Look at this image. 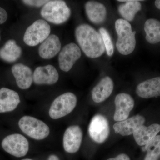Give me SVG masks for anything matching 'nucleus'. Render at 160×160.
I'll return each mask as SVG.
<instances>
[{"instance_id": "obj_1", "label": "nucleus", "mask_w": 160, "mask_h": 160, "mask_svg": "<svg viewBox=\"0 0 160 160\" xmlns=\"http://www.w3.org/2000/svg\"><path fill=\"white\" fill-rule=\"evenodd\" d=\"M76 38L81 49L88 57H100L106 50L101 34L87 24L78 26L75 32Z\"/></svg>"}, {"instance_id": "obj_2", "label": "nucleus", "mask_w": 160, "mask_h": 160, "mask_svg": "<svg viewBox=\"0 0 160 160\" xmlns=\"http://www.w3.org/2000/svg\"><path fill=\"white\" fill-rule=\"evenodd\" d=\"M115 26L118 35L117 49L121 54H130L135 48L136 32L132 31L131 25L128 21L122 19L117 20Z\"/></svg>"}, {"instance_id": "obj_3", "label": "nucleus", "mask_w": 160, "mask_h": 160, "mask_svg": "<svg viewBox=\"0 0 160 160\" xmlns=\"http://www.w3.org/2000/svg\"><path fill=\"white\" fill-rule=\"evenodd\" d=\"M70 8L64 1H49L41 11L42 17L52 24L60 25L68 21L71 16Z\"/></svg>"}, {"instance_id": "obj_4", "label": "nucleus", "mask_w": 160, "mask_h": 160, "mask_svg": "<svg viewBox=\"0 0 160 160\" xmlns=\"http://www.w3.org/2000/svg\"><path fill=\"white\" fill-rule=\"evenodd\" d=\"M19 126L24 133L36 140H42L49 136V126L41 120L25 116L19 121Z\"/></svg>"}, {"instance_id": "obj_5", "label": "nucleus", "mask_w": 160, "mask_h": 160, "mask_svg": "<svg viewBox=\"0 0 160 160\" xmlns=\"http://www.w3.org/2000/svg\"><path fill=\"white\" fill-rule=\"evenodd\" d=\"M77 103V98L72 92L64 93L54 100L50 106L49 115L53 119L66 116L74 109Z\"/></svg>"}, {"instance_id": "obj_6", "label": "nucleus", "mask_w": 160, "mask_h": 160, "mask_svg": "<svg viewBox=\"0 0 160 160\" xmlns=\"http://www.w3.org/2000/svg\"><path fill=\"white\" fill-rule=\"evenodd\" d=\"M50 32V26L46 21L38 20L26 29L23 40L28 46H36L49 37Z\"/></svg>"}, {"instance_id": "obj_7", "label": "nucleus", "mask_w": 160, "mask_h": 160, "mask_svg": "<svg viewBox=\"0 0 160 160\" xmlns=\"http://www.w3.org/2000/svg\"><path fill=\"white\" fill-rule=\"evenodd\" d=\"M2 145L6 152L16 157L25 156L29 151L28 140L22 135L19 133L6 137L2 142Z\"/></svg>"}, {"instance_id": "obj_8", "label": "nucleus", "mask_w": 160, "mask_h": 160, "mask_svg": "<svg viewBox=\"0 0 160 160\" xmlns=\"http://www.w3.org/2000/svg\"><path fill=\"white\" fill-rule=\"evenodd\" d=\"M89 132L90 137L96 142H104L109 134L108 120L102 115L94 116L89 124Z\"/></svg>"}, {"instance_id": "obj_9", "label": "nucleus", "mask_w": 160, "mask_h": 160, "mask_svg": "<svg viewBox=\"0 0 160 160\" xmlns=\"http://www.w3.org/2000/svg\"><path fill=\"white\" fill-rule=\"evenodd\" d=\"M81 55V49L76 44L73 43L67 44L63 47L59 54L60 69L64 72L69 71Z\"/></svg>"}, {"instance_id": "obj_10", "label": "nucleus", "mask_w": 160, "mask_h": 160, "mask_svg": "<svg viewBox=\"0 0 160 160\" xmlns=\"http://www.w3.org/2000/svg\"><path fill=\"white\" fill-rule=\"evenodd\" d=\"M116 109L113 118L117 122L127 119L134 106V101L131 96L126 93L118 94L115 99Z\"/></svg>"}, {"instance_id": "obj_11", "label": "nucleus", "mask_w": 160, "mask_h": 160, "mask_svg": "<svg viewBox=\"0 0 160 160\" xmlns=\"http://www.w3.org/2000/svg\"><path fill=\"white\" fill-rule=\"evenodd\" d=\"M82 131L79 126L68 127L63 136V147L66 152L73 153L78 151L82 140Z\"/></svg>"}, {"instance_id": "obj_12", "label": "nucleus", "mask_w": 160, "mask_h": 160, "mask_svg": "<svg viewBox=\"0 0 160 160\" xmlns=\"http://www.w3.org/2000/svg\"><path fill=\"white\" fill-rule=\"evenodd\" d=\"M59 79L58 72L52 65L39 66L35 69L33 81L37 85H53Z\"/></svg>"}, {"instance_id": "obj_13", "label": "nucleus", "mask_w": 160, "mask_h": 160, "mask_svg": "<svg viewBox=\"0 0 160 160\" xmlns=\"http://www.w3.org/2000/svg\"><path fill=\"white\" fill-rule=\"evenodd\" d=\"M11 70L20 89H29L33 81V73L31 69L26 65L18 63L12 66Z\"/></svg>"}, {"instance_id": "obj_14", "label": "nucleus", "mask_w": 160, "mask_h": 160, "mask_svg": "<svg viewBox=\"0 0 160 160\" xmlns=\"http://www.w3.org/2000/svg\"><path fill=\"white\" fill-rule=\"evenodd\" d=\"M145 118L142 116L137 115L121 122H117L113 125L115 132L125 136L133 134L138 127L144 125Z\"/></svg>"}, {"instance_id": "obj_15", "label": "nucleus", "mask_w": 160, "mask_h": 160, "mask_svg": "<svg viewBox=\"0 0 160 160\" xmlns=\"http://www.w3.org/2000/svg\"><path fill=\"white\" fill-rule=\"evenodd\" d=\"M137 94L143 98L160 97V77L152 78L140 83L136 88Z\"/></svg>"}, {"instance_id": "obj_16", "label": "nucleus", "mask_w": 160, "mask_h": 160, "mask_svg": "<svg viewBox=\"0 0 160 160\" xmlns=\"http://www.w3.org/2000/svg\"><path fill=\"white\" fill-rule=\"evenodd\" d=\"M19 96L16 92L6 88L0 89V113L14 110L20 102Z\"/></svg>"}, {"instance_id": "obj_17", "label": "nucleus", "mask_w": 160, "mask_h": 160, "mask_svg": "<svg viewBox=\"0 0 160 160\" xmlns=\"http://www.w3.org/2000/svg\"><path fill=\"white\" fill-rule=\"evenodd\" d=\"M160 132L159 124L155 123L149 126L142 125L135 130L133 137L139 146H145L155 137Z\"/></svg>"}, {"instance_id": "obj_18", "label": "nucleus", "mask_w": 160, "mask_h": 160, "mask_svg": "<svg viewBox=\"0 0 160 160\" xmlns=\"http://www.w3.org/2000/svg\"><path fill=\"white\" fill-rule=\"evenodd\" d=\"M61 49L59 38L55 34L51 35L41 44L38 49L40 56L45 59H49L55 56Z\"/></svg>"}, {"instance_id": "obj_19", "label": "nucleus", "mask_w": 160, "mask_h": 160, "mask_svg": "<svg viewBox=\"0 0 160 160\" xmlns=\"http://www.w3.org/2000/svg\"><path fill=\"white\" fill-rule=\"evenodd\" d=\"M113 81L109 77H106L95 86L92 91V97L96 103H101L107 99L113 90Z\"/></svg>"}, {"instance_id": "obj_20", "label": "nucleus", "mask_w": 160, "mask_h": 160, "mask_svg": "<svg viewBox=\"0 0 160 160\" xmlns=\"http://www.w3.org/2000/svg\"><path fill=\"white\" fill-rule=\"evenodd\" d=\"M85 10L88 18L92 22L101 24L106 20L107 10L102 3L89 1L85 5Z\"/></svg>"}, {"instance_id": "obj_21", "label": "nucleus", "mask_w": 160, "mask_h": 160, "mask_svg": "<svg viewBox=\"0 0 160 160\" xmlns=\"http://www.w3.org/2000/svg\"><path fill=\"white\" fill-rule=\"evenodd\" d=\"M22 50L14 40H9L0 49V58L5 62H13L21 57Z\"/></svg>"}, {"instance_id": "obj_22", "label": "nucleus", "mask_w": 160, "mask_h": 160, "mask_svg": "<svg viewBox=\"0 0 160 160\" xmlns=\"http://www.w3.org/2000/svg\"><path fill=\"white\" fill-rule=\"evenodd\" d=\"M125 2V4L120 5L118 7L119 12L126 21L131 22L135 15L142 9V5L139 1H118Z\"/></svg>"}, {"instance_id": "obj_23", "label": "nucleus", "mask_w": 160, "mask_h": 160, "mask_svg": "<svg viewBox=\"0 0 160 160\" xmlns=\"http://www.w3.org/2000/svg\"><path fill=\"white\" fill-rule=\"evenodd\" d=\"M146 40L149 43L155 44L160 42V22L155 19L147 20L144 25Z\"/></svg>"}, {"instance_id": "obj_24", "label": "nucleus", "mask_w": 160, "mask_h": 160, "mask_svg": "<svg viewBox=\"0 0 160 160\" xmlns=\"http://www.w3.org/2000/svg\"><path fill=\"white\" fill-rule=\"evenodd\" d=\"M147 154L144 160H158L160 157V135H157L145 145Z\"/></svg>"}, {"instance_id": "obj_25", "label": "nucleus", "mask_w": 160, "mask_h": 160, "mask_svg": "<svg viewBox=\"0 0 160 160\" xmlns=\"http://www.w3.org/2000/svg\"><path fill=\"white\" fill-rule=\"evenodd\" d=\"M99 32L102 38L106 52L109 56H111L114 52V47L109 32L106 29L102 27L99 29Z\"/></svg>"}, {"instance_id": "obj_26", "label": "nucleus", "mask_w": 160, "mask_h": 160, "mask_svg": "<svg viewBox=\"0 0 160 160\" xmlns=\"http://www.w3.org/2000/svg\"><path fill=\"white\" fill-rule=\"evenodd\" d=\"M49 1L46 0H24L22 2L27 6L39 7L44 6Z\"/></svg>"}, {"instance_id": "obj_27", "label": "nucleus", "mask_w": 160, "mask_h": 160, "mask_svg": "<svg viewBox=\"0 0 160 160\" xmlns=\"http://www.w3.org/2000/svg\"><path fill=\"white\" fill-rule=\"evenodd\" d=\"M8 18V14L5 9L0 7V24H2Z\"/></svg>"}, {"instance_id": "obj_28", "label": "nucleus", "mask_w": 160, "mask_h": 160, "mask_svg": "<svg viewBox=\"0 0 160 160\" xmlns=\"http://www.w3.org/2000/svg\"><path fill=\"white\" fill-rule=\"evenodd\" d=\"M106 160H130V159L127 154L122 153L118 155L116 157L111 158Z\"/></svg>"}, {"instance_id": "obj_29", "label": "nucleus", "mask_w": 160, "mask_h": 160, "mask_svg": "<svg viewBox=\"0 0 160 160\" xmlns=\"http://www.w3.org/2000/svg\"><path fill=\"white\" fill-rule=\"evenodd\" d=\"M48 160H59L57 156L55 155H51L49 157Z\"/></svg>"}, {"instance_id": "obj_30", "label": "nucleus", "mask_w": 160, "mask_h": 160, "mask_svg": "<svg viewBox=\"0 0 160 160\" xmlns=\"http://www.w3.org/2000/svg\"><path fill=\"white\" fill-rule=\"evenodd\" d=\"M155 5L158 9L160 10V0H157L155 1Z\"/></svg>"}, {"instance_id": "obj_31", "label": "nucleus", "mask_w": 160, "mask_h": 160, "mask_svg": "<svg viewBox=\"0 0 160 160\" xmlns=\"http://www.w3.org/2000/svg\"><path fill=\"white\" fill-rule=\"evenodd\" d=\"M22 160H33L30 159H23Z\"/></svg>"}, {"instance_id": "obj_32", "label": "nucleus", "mask_w": 160, "mask_h": 160, "mask_svg": "<svg viewBox=\"0 0 160 160\" xmlns=\"http://www.w3.org/2000/svg\"><path fill=\"white\" fill-rule=\"evenodd\" d=\"M1 31H0V41H1Z\"/></svg>"}]
</instances>
